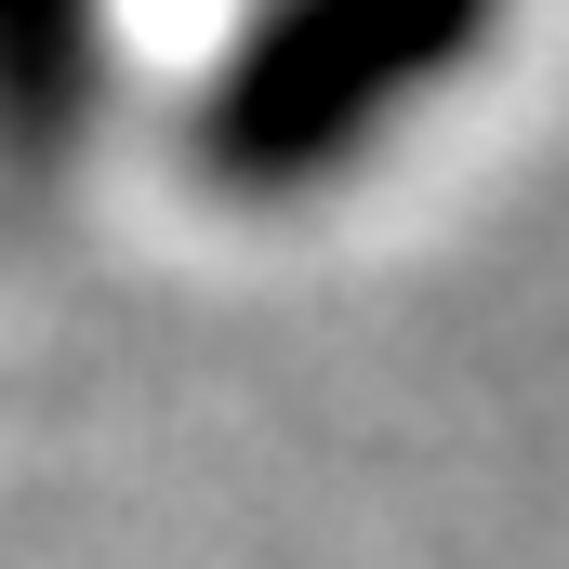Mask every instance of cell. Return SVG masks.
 I'll list each match as a JSON object with an SVG mask.
<instances>
[{"mask_svg": "<svg viewBox=\"0 0 569 569\" xmlns=\"http://www.w3.org/2000/svg\"><path fill=\"white\" fill-rule=\"evenodd\" d=\"M93 53H107L93 0H0V146L13 159H53L93 120V80H107Z\"/></svg>", "mask_w": 569, "mask_h": 569, "instance_id": "7a4b0ae2", "label": "cell"}, {"mask_svg": "<svg viewBox=\"0 0 569 569\" xmlns=\"http://www.w3.org/2000/svg\"><path fill=\"white\" fill-rule=\"evenodd\" d=\"M490 13L503 0H266L199 93V172L239 199L331 186L490 40Z\"/></svg>", "mask_w": 569, "mask_h": 569, "instance_id": "6da1fadb", "label": "cell"}]
</instances>
